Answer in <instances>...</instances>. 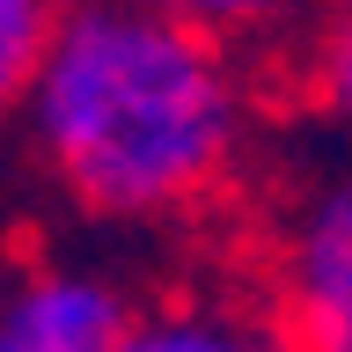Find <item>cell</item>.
I'll list each match as a JSON object with an SVG mask.
<instances>
[{
    "label": "cell",
    "instance_id": "obj_7",
    "mask_svg": "<svg viewBox=\"0 0 352 352\" xmlns=\"http://www.w3.org/2000/svg\"><path fill=\"white\" fill-rule=\"evenodd\" d=\"M125 352H272L257 330H242L235 316H206V308H176L154 323H132Z\"/></svg>",
    "mask_w": 352,
    "mask_h": 352
},
{
    "label": "cell",
    "instance_id": "obj_8",
    "mask_svg": "<svg viewBox=\"0 0 352 352\" xmlns=\"http://www.w3.org/2000/svg\"><path fill=\"white\" fill-rule=\"evenodd\" d=\"M330 198H338V213L352 220V184H338V191H330Z\"/></svg>",
    "mask_w": 352,
    "mask_h": 352
},
{
    "label": "cell",
    "instance_id": "obj_1",
    "mask_svg": "<svg viewBox=\"0 0 352 352\" xmlns=\"http://www.w3.org/2000/svg\"><path fill=\"white\" fill-rule=\"evenodd\" d=\"M22 118L74 206L162 220L235 176L257 103L242 52L191 22L147 0H59Z\"/></svg>",
    "mask_w": 352,
    "mask_h": 352
},
{
    "label": "cell",
    "instance_id": "obj_6",
    "mask_svg": "<svg viewBox=\"0 0 352 352\" xmlns=\"http://www.w3.org/2000/svg\"><path fill=\"white\" fill-rule=\"evenodd\" d=\"M52 22H59V0H0V118L30 103Z\"/></svg>",
    "mask_w": 352,
    "mask_h": 352
},
{
    "label": "cell",
    "instance_id": "obj_2",
    "mask_svg": "<svg viewBox=\"0 0 352 352\" xmlns=\"http://www.w3.org/2000/svg\"><path fill=\"white\" fill-rule=\"evenodd\" d=\"M279 352H352V220L338 198H316L279 250V301H272Z\"/></svg>",
    "mask_w": 352,
    "mask_h": 352
},
{
    "label": "cell",
    "instance_id": "obj_5",
    "mask_svg": "<svg viewBox=\"0 0 352 352\" xmlns=\"http://www.w3.org/2000/svg\"><path fill=\"white\" fill-rule=\"evenodd\" d=\"M286 59H294V81L308 103L352 125V0H323V15L301 30Z\"/></svg>",
    "mask_w": 352,
    "mask_h": 352
},
{
    "label": "cell",
    "instance_id": "obj_4",
    "mask_svg": "<svg viewBox=\"0 0 352 352\" xmlns=\"http://www.w3.org/2000/svg\"><path fill=\"white\" fill-rule=\"evenodd\" d=\"M147 8L191 22L206 37H220L228 52H242V59H279V52H294L301 30L323 15V0H147Z\"/></svg>",
    "mask_w": 352,
    "mask_h": 352
},
{
    "label": "cell",
    "instance_id": "obj_3",
    "mask_svg": "<svg viewBox=\"0 0 352 352\" xmlns=\"http://www.w3.org/2000/svg\"><path fill=\"white\" fill-rule=\"evenodd\" d=\"M125 294L88 272H30L0 308V352H125Z\"/></svg>",
    "mask_w": 352,
    "mask_h": 352
}]
</instances>
